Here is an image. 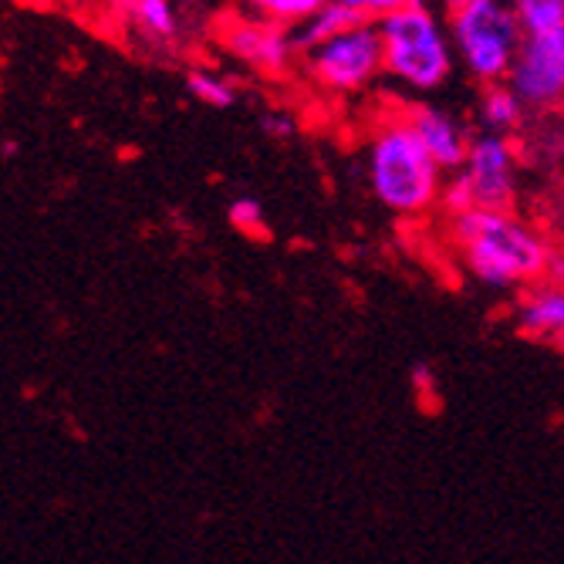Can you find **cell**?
<instances>
[{
	"mask_svg": "<svg viewBox=\"0 0 564 564\" xmlns=\"http://www.w3.org/2000/svg\"><path fill=\"white\" fill-rule=\"evenodd\" d=\"M449 240L467 274L490 291H524L544 278H561V250L514 210H456L449 214Z\"/></svg>",
	"mask_w": 564,
	"mask_h": 564,
	"instance_id": "obj_1",
	"label": "cell"
},
{
	"mask_svg": "<svg viewBox=\"0 0 564 564\" xmlns=\"http://www.w3.org/2000/svg\"><path fill=\"white\" fill-rule=\"evenodd\" d=\"M446 173L426 152L405 116L382 119L366 142V180L372 196L395 217L420 220L433 214L443 193Z\"/></svg>",
	"mask_w": 564,
	"mask_h": 564,
	"instance_id": "obj_2",
	"label": "cell"
},
{
	"mask_svg": "<svg viewBox=\"0 0 564 564\" xmlns=\"http://www.w3.org/2000/svg\"><path fill=\"white\" fill-rule=\"evenodd\" d=\"M382 47H386V75L409 88V91H440L453 68H456V51L446 21L426 4L416 0L405 11L386 18L379 24Z\"/></svg>",
	"mask_w": 564,
	"mask_h": 564,
	"instance_id": "obj_3",
	"label": "cell"
},
{
	"mask_svg": "<svg viewBox=\"0 0 564 564\" xmlns=\"http://www.w3.org/2000/svg\"><path fill=\"white\" fill-rule=\"evenodd\" d=\"M446 28L453 37L456 65L474 82H480V88L507 82L524 44L514 0H467V4L449 8Z\"/></svg>",
	"mask_w": 564,
	"mask_h": 564,
	"instance_id": "obj_4",
	"label": "cell"
},
{
	"mask_svg": "<svg viewBox=\"0 0 564 564\" xmlns=\"http://www.w3.org/2000/svg\"><path fill=\"white\" fill-rule=\"evenodd\" d=\"M521 149L514 135L480 132L470 142L464 166L449 173L443 207L456 210H514L521 196Z\"/></svg>",
	"mask_w": 564,
	"mask_h": 564,
	"instance_id": "obj_5",
	"label": "cell"
},
{
	"mask_svg": "<svg viewBox=\"0 0 564 564\" xmlns=\"http://www.w3.org/2000/svg\"><path fill=\"white\" fill-rule=\"evenodd\" d=\"M301 68L307 82L322 88L325 95H358L372 88L376 78L386 72V47L379 24L355 21L332 41L304 51Z\"/></svg>",
	"mask_w": 564,
	"mask_h": 564,
	"instance_id": "obj_6",
	"label": "cell"
},
{
	"mask_svg": "<svg viewBox=\"0 0 564 564\" xmlns=\"http://www.w3.org/2000/svg\"><path fill=\"white\" fill-rule=\"evenodd\" d=\"M217 34L220 44L227 47V55H234L243 68L268 78H284L301 58V47L288 28L271 24L250 11L224 18Z\"/></svg>",
	"mask_w": 564,
	"mask_h": 564,
	"instance_id": "obj_7",
	"label": "cell"
},
{
	"mask_svg": "<svg viewBox=\"0 0 564 564\" xmlns=\"http://www.w3.org/2000/svg\"><path fill=\"white\" fill-rule=\"evenodd\" d=\"M507 85L538 116L564 112V34H524Z\"/></svg>",
	"mask_w": 564,
	"mask_h": 564,
	"instance_id": "obj_8",
	"label": "cell"
},
{
	"mask_svg": "<svg viewBox=\"0 0 564 564\" xmlns=\"http://www.w3.org/2000/svg\"><path fill=\"white\" fill-rule=\"evenodd\" d=\"M402 116L409 119V126H413V132L420 135V142L426 145V152L440 163L443 173H456L459 166H464L474 135L453 112L420 101V106L405 109Z\"/></svg>",
	"mask_w": 564,
	"mask_h": 564,
	"instance_id": "obj_9",
	"label": "cell"
},
{
	"mask_svg": "<svg viewBox=\"0 0 564 564\" xmlns=\"http://www.w3.org/2000/svg\"><path fill=\"white\" fill-rule=\"evenodd\" d=\"M514 325L524 338L554 345L564 335V278L528 284L514 304Z\"/></svg>",
	"mask_w": 564,
	"mask_h": 564,
	"instance_id": "obj_10",
	"label": "cell"
},
{
	"mask_svg": "<svg viewBox=\"0 0 564 564\" xmlns=\"http://www.w3.org/2000/svg\"><path fill=\"white\" fill-rule=\"evenodd\" d=\"M531 109L524 106V98L510 88L507 82L500 85H484L480 101H477V119L484 132L494 135H518L528 122Z\"/></svg>",
	"mask_w": 564,
	"mask_h": 564,
	"instance_id": "obj_11",
	"label": "cell"
},
{
	"mask_svg": "<svg viewBox=\"0 0 564 564\" xmlns=\"http://www.w3.org/2000/svg\"><path fill=\"white\" fill-rule=\"evenodd\" d=\"M132 31L139 37H145L149 44H166L180 34V18L173 0H132L126 8Z\"/></svg>",
	"mask_w": 564,
	"mask_h": 564,
	"instance_id": "obj_12",
	"label": "cell"
},
{
	"mask_svg": "<svg viewBox=\"0 0 564 564\" xmlns=\"http://www.w3.org/2000/svg\"><path fill=\"white\" fill-rule=\"evenodd\" d=\"M355 21H358V18H355L351 11H345L341 4H335V0H328V4H325L318 14H312L304 24H297L291 34H294V41H297V47H301V55H304V51H312V47H318V44L332 41L335 34L348 31Z\"/></svg>",
	"mask_w": 564,
	"mask_h": 564,
	"instance_id": "obj_13",
	"label": "cell"
},
{
	"mask_svg": "<svg viewBox=\"0 0 564 564\" xmlns=\"http://www.w3.org/2000/svg\"><path fill=\"white\" fill-rule=\"evenodd\" d=\"M250 14H258L271 24H281L288 31H294L297 24H304L312 14H318L328 0H243Z\"/></svg>",
	"mask_w": 564,
	"mask_h": 564,
	"instance_id": "obj_14",
	"label": "cell"
},
{
	"mask_svg": "<svg viewBox=\"0 0 564 564\" xmlns=\"http://www.w3.org/2000/svg\"><path fill=\"white\" fill-rule=\"evenodd\" d=\"M186 88H189V95L199 101V106H210V109H230L237 101L234 82L224 78L214 68H189L186 72Z\"/></svg>",
	"mask_w": 564,
	"mask_h": 564,
	"instance_id": "obj_15",
	"label": "cell"
},
{
	"mask_svg": "<svg viewBox=\"0 0 564 564\" xmlns=\"http://www.w3.org/2000/svg\"><path fill=\"white\" fill-rule=\"evenodd\" d=\"M524 34H564V0H514Z\"/></svg>",
	"mask_w": 564,
	"mask_h": 564,
	"instance_id": "obj_16",
	"label": "cell"
},
{
	"mask_svg": "<svg viewBox=\"0 0 564 564\" xmlns=\"http://www.w3.org/2000/svg\"><path fill=\"white\" fill-rule=\"evenodd\" d=\"M345 11H351L358 21H369V24H382L386 18L405 11L409 4H416V0H335Z\"/></svg>",
	"mask_w": 564,
	"mask_h": 564,
	"instance_id": "obj_17",
	"label": "cell"
},
{
	"mask_svg": "<svg viewBox=\"0 0 564 564\" xmlns=\"http://www.w3.org/2000/svg\"><path fill=\"white\" fill-rule=\"evenodd\" d=\"M230 224L250 237H264L268 234V220H264V207L258 199H250V196H240L230 203V210H227Z\"/></svg>",
	"mask_w": 564,
	"mask_h": 564,
	"instance_id": "obj_18",
	"label": "cell"
},
{
	"mask_svg": "<svg viewBox=\"0 0 564 564\" xmlns=\"http://www.w3.org/2000/svg\"><path fill=\"white\" fill-rule=\"evenodd\" d=\"M264 132L268 135H274V139H291L294 132H297V122H294V116L291 112H268L264 116Z\"/></svg>",
	"mask_w": 564,
	"mask_h": 564,
	"instance_id": "obj_19",
	"label": "cell"
},
{
	"mask_svg": "<svg viewBox=\"0 0 564 564\" xmlns=\"http://www.w3.org/2000/svg\"><path fill=\"white\" fill-rule=\"evenodd\" d=\"M413 386H416V392H420V399L426 402V395H433V389H436V382H433V369L430 366H413Z\"/></svg>",
	"mask_w": 564,
	"mask_h": 564,
	"instance_id": "obj_20",
	"label": "cell"
},
{
	"mask_svg": "<svg viewBox=\"0 0 564 564\" xmlns=\"http://www.w3.org/2000/svg\"><path fill=\"white\" fill-rule=\"evenodd\" d=\"M547 142H551L554 160L564 166V112H557V119H554V126H551V135H547Z\"/></svg>",
	"mask_w": 564,
	"mask_h": 564,
	"instance_id": "obj_21",
	"label": "cell"
},
{
	"mask_svg": "<svg viewBox=\"0 0 564 564\" xmlns=\"http://www.w3.org/2000/svg\"><path fill=\"white\" fill-rule=\"evenodd\" d=\"M91 4H112V8H129L132 0H91Z\"/></svg>",
	"mask_w": 564,
	"mask_h": 564,
	"instance_id": "obj_22",
	"label": "cell"
},
{
	"mask_svg": "<svg viewBox=\"0 0 564 564\" xmlns=\"http://www.w3.org/2000/svg\"><path fill=\"white\" fill-rule=\"evenodd\" d=\"M443 4H446V11H449V8H459V4H467V0H443Z\"/></svg>",
	"mask_w": 564,
	"mask_h": 564,
	"instance_id": "obj_23",
	"label": "cell"
},
{
	"mask_svg": "<svg viewBox=\"0 0 564 564\" xmlns=\"http://www.w3.org/2000/svg\"><path fill=\"white\" fill-rule=\"evenodd\" d=\"M554 348H561V351H564V335H561V338L554 341Z\"/></svg>",
	"mask_w": 564,
	"mask_h": 564,
	"instance_id": "obj_24",
	"label": "cell"
},
{
	"mask_svg": "<svg viewBox=\"0 0 564 564\" xmlns=\"http://www.w3.org/2000/svg\"><path fill=\"white\" fill-rule=\"evenodd\" d=\"M561 217H564V193H561Z\"/></svg>",
	"mask_w": 564,
	"mask_h": 564,
	"instance_id": "obj_25",
	"label": "cell"
},
{
	"mask_svg": "<svg viewBox=\"0 0 564 564\" xmlns=\"http://www.w3.org/2000/svg\"><path fill=\"white\" fill-rule=\"evenodd\" d=\"M561 278H564V253H561Z\"/></svg>",
	"mask_w": 564,
	"mask_h": 564,
	"instance_id": "obj_26",
	"label": "cell"
}]
</instances>
